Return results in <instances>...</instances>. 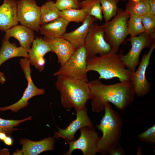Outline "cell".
Returning a JSON list of instances; mask_svg holds the SVG:
<instances>
[{
  "label": "cell",
  "instance_id": "obj_1",
  "mask_svg": "<svg viewBox=\"0 0 155 155\" xmlns=\"http://www.w3.org/2000/svg\"><path fill=\"white\" fill-rule=\"evenodd\" d=\"M88 83L92 94V108L94 112L104 110V105L108 102L123 110L134 101L135 93L130 81L106 85L98 79L88 81Z\"/></svg>",
  "mask_w": 155,
  "mask_h": 155
},
{
  "label": "cell",
  "instance_id": "obj_2",
  "mask_svg": "<svg viewBox=\"0 0 155 155\" xmlns=\"http://www.w3.org/2000/svg\"><path fill=\"white\" fill-rule=\"evenodd\" d=\"M57 76L55 85L60 93L61 104L63 107L69 110L73 108L75 112L86 107L92 96L88 82L64 75Z\"/></svg>",
  "mask_w": 155,
  "mask_h": 155
},
{
  "label": "cell",
  "instance_id": "obj_3",
  "mask_svg": "<svg viewBox=\"0 0 155 155\" xmlns=\"http://www.w3.org/2000/svg\"><path fill=\"white\" fill-rule=\"evenodd\" d=\"M87 71L97 72L98 79L118 78L120 82L130 81L133 72L127 68L119 54L111 51L102 55H96L87 60Z\"/></svg>",
  "mask_w": 155,
  "mask_h": 155
},
{
  "label": "cell",
  "instance_id": "obj_4",
  "mask_svg": "<svg viewBox=\"0 0 155 155\" xmlns=\"http://www.w3.org/2000/svg\"><path fill=\"white\" fill-rule=\"evenodd\" d=\"M104 113L99 125L98 129L102 135L99 141L98 153L102 155L108 154L112 149L120 146L123 121L118 113L112 108L110 103L104 105Z\"/></svg>",
  "mask_w": 155,
  "mask_h": 155
},
{
  "label": "cell",
  "instance_id": "obj_5",
  "mask_svg": "<svg viewBox=\"0 0 155 155\" xmlns=\"http://www.w3.org/2000/svg\"><path fill=\"white\" fill-rule=\"evenodd\" d=\"M129 17L125 10L118 8L116 15L102 25L104 39L111 46L112 52L118 53L121 45L125 43L128 35L127 23Z\"/></svg>",
  "mask_w": 155,
  "mask_h": 155
},
{
  "label": "cell",
  "instance_id": "obj_6",
  "mask_svg": "<svg viewBox=\"0 0 155 155\" xmlns=\"http://www.w3.org/2000/svg\"><path fill=\"white\" fill-rule=\"evenodd\" d=\"M86 62V52L84 45L77 48L69 59L64 65L61 66L53 75H64L88 82Z\"/></svg>",
  "mask_w": 155,
  "mask_h": 155
},
{
  "label": "cell",
  "instance_id": "obj_7",
  "mask_svg": "<svg viewBox=\"0 0 155 155\" xmlns=\"http://www.w3.org/2000/svg\"><path fill=\"white\" fill-rule=\"evenodd\" d=\"M84 46L87 56V60L99 55H102L110 52L111 46L106 41L102 25L95 22L91 25L86 37Z\"/></svg>",
  "mask_w": 155,
  "mask_h": 155
},
{
  "label": "cell",
  "instance_id": "obj_8",
  "mask_svg": "<svg viewBox=\"0 0 155 155\" xmlns=\"http://www.w3.org/2000/svg\"><path fill=\"white\" fill-rule=\"evenodd\" d=\"M80 135L77 140L69 142L68 151L63 154L71 155L75 150L82 151L84 155H95L98 153V145L100 138L93 127H85L80 129Z\"/></svg>",
  "mask_w": 155,
  "mask_h": 155
},
{
  "label": "cell",
  "instance_id": "obj_9",
  "mask_svg": "<svg viewBox=\"0 0 155 155\" xmlns=\"http://www.w3.org/2000/svg\"><path fill=\"white\" fill-rule=\"evenodd\" d=\"M19 64L28 81L27 87L22 97L18 102L8 106L0 107V111L10 110L13 112L17 113L20 109L27 107L28 104V101L32 97L43 95L45 93V91L44 88H38L32 81L29 58H24L21 59L20 60Z\"/></svg>",
  "mask_w": 155,
  "mask_h": 155
},
{
  "label": "cell",
  "instance_id": "obj_10",
  "mask_svg": "<svg viewBox=\"0 0 155 155\" xmlns=\"http://www.w3.org/2000/svg\"><path fill=\"white\" fill-rule=\"evenodd\" d=\"M130 42L131 47L126 54H123L121 50L119 53L120 57L127 68L134 72L139 63V57L142 51L145 48H149L154 41L150 36L143 33L128 39Z\"/></svg>",
  "mask_w": 155,
  "mask_h": 155
},
{
  "label": "cell",
  "instance_id": "obj_11",
  "mask_svg": "<svg viewBox=\"0 0 155 155\" xmlns=\"http://www.w3.org/2000/svg\"><path fill=\"white\" fill-rule=\"evenodd\" d=\"M40 7L35 0H18L17 20L20 24L38 32L41 26Z\"/></svg>",
  "mask_w": 155,
  "mask_h": 155
},
{
  "label": "cell",
  "instance_id": "obj_12",
  "mask_svg": "<svg viewBox=\"0 0 155 155\" xmlns=\"http://www.w3.org/2000/svg\"><path fill=\"white\" fill-rule=\"evenodd\" d=\"M155 48V43L154 42L148 52L143 55L138 68L133 73L130 82L133 86L135 94L138 97L145 96L150 90L151 85L147 80L146 74Z\"/></svg>",
  "mask_w": 155,
  "mask_h": 155
},
{
  "label": "cell",
  "instance_id": "obj_13",
  "mask_svg": "<svg viewBox=\"0 0 155 155\" xmlns=\"http://www.w3.org/2000/svg\"><path fill=\"white\" fill-rule=\"evenodd\" d=\"M75 113L76 119L72 120L66 128L63 129L57 127L58 131L55 132L53 137L55 139L63 138L67 141H72L75 140V135L78 130L85 127H93L86 107Z\"/></svg>",
  "mask_w": 155,
  "mask_h": 155
},
{
  "label": "cell",
  "instance_id": "obj_14",
  "mask_svg": "<svg viewBox=\"0 0 155 155\" xmlns=\"http://www.w3.org/2000/svg\"><path fill=\"white\" fill-rule=\"evenodd\" d=\"M52 51L46 42L41 37H37L34 40L31 48L28 52L30 64L40 72L44 69L45 61L44 56Z\"/></svg>",
  "mask_w": 155,
  "mask_h": 155
},
{
  "label": "cell",
  "instance_id": "obj_15",
  "mask_svg": "<svg viewBox=\"0 0 155 155\" xmlns=\"http://www.w3.org/2000/svg\"><path fill=\"white\" fill-rule=\"evenodd\" d=\"M43 39L48 44L52 52L56 55L60 66L64 64L76 49L69 42L62 37L53 39L43 37Z\"/></svg>",
  "mask_w": 155,
  "mask_h": 155
},
{
  "label": "cell",
  "instance_id": "obj_16",
  "mask_svg": "<svg viewBox=\"0 0 155 155\" xmlns=\"http://www.w3.org/2000/svg\"><path fill=\"white\" fill-rule=\"evenodd\" d=\"M18 0H3L0 5V31L5 32L18 24Z\"/></svg>",
  "mask_w": 155,
  "mask_h": 155
},
{
  "label": "cell",
  "instance_id": "obj_17",
  "mask_svg": "<svg viewBox=\"0 0 155 155\" xmlns=\"http://www.w3.org/2000/svg\"><path fill=\"white\" fill-rule=\"evenodd\" d=\"M19 142L22 146V150L24 155H37L42 152L54 149L55 139L50 137L38 141L22 138L19 140Z\"/></svg>",
  "mask_w": 155,
  "mask_h": 155
},
{
  "label": "cell",
  "instance_id": "obj_18",
  "mask_svg": "<svg viewBox=\"0 0 155 155\" xmlns=\"http://www.w3.org/2000/svg\"><path fill=\"white\" fill-rule=\"evenodd\" d=\"M34 31L25 26L18 24L6 31L3 38L9 39L11 37L15 38L21 46L28 52L35 37Z\"/></svg>",
  "mask_w": 155,
  "mask_h": 155
},
{
  "label": "cell",
  "instance_id": "obj_19",
  "mask_svg": "<svg viewBox=\"0 0 155 155\" xmlns=\"http://www.w3.org/2000/svg\"><path fill=\"white\" fill-rule=\"evenodd\" d=\"M97 20L94 17L88 16L80 26L71 32H66L62 37L69 42L76 49L83 46L91 25Z\"/></svg>",
  "mask_w": 155,
  "mask_h": 155
},
{
  "label": "cell",
  "instance_id": "obj_20",
  "mask_svg": "<svg viewBox=\"0 0 155 155\" xmlns=\"http://www.w3.org/2000/svg\"><path fill=\"white\" fill-rule=\"evenodd\" d=\"M69 23L62 18L41 26L39 31L44 37L53 39L62 37L66 32Z\"/></svg>",
  "mask_w": 155,
  "mask_h": 155
},
{
  "label": "cell",
  "instance_id": "obj_21",
  "mask_svg": "<svg viewBox=\"0 0 155 155\" xmlns=\"http://www.w3.org/2000/svg\"><path fill=\"white\" fill-rule=\"evenodd\" d=\"M29 58L28 52L22 46L17 47L15 43H11L9 39L3 38L0 48V66L9 59L15 57Z\"/></svg>",
  "mask_w": 155,
  "mask_h": 155
},
{
  "label": "cell",
  "instance_id": "obj_22",
  "mask_svg": "<svg viewBox=\"0 0 155 155\" xmlns=\"http://www.w3.org/2000/svg\"><path fill=\"white\" fill-rule=\"evenodd\" d=\"M60 11L56 7L54 1L47 0L40 7V26L59 18Z\"/></svg>",
  "mask_w": 155,
  "mask_h": 155
},
{
  "label": "cell",
  "instance_id": "obj_23",
  "mask_svg": "<svg viewBox=\"0 0 155 155\" xmlns=\"http://www.w3.org/2000/svg\"><path fill=\"white\" fill-rule=\"evenodd\" d=\"M60 17L69 23L73 22L82 23L89 15L86 10L80 8H70L60 11Z\"/></svg>",
  "mask_w": 155,
  "mask_h": 155
},
{
  "label": "cell",
  "instance_id": "obj_24",
  "mask_svg": "<svg viewBox=\"0 0 155 155\" xmlns=\"http://www.w3.org/2000/svg\"><path fill=\"white\" fill-rule=\"evenodd\" d=\"M125 11L129 16L134 14L141 16L150 13V8L148 0L136 2L129 1L127 3Z\"/></svg>",
  "mask_w": 155,
  "mask_h": 155
},
{
  "label": "cell",
  "instance_id": "obj_25",
  "mask_svg": "<svg viewBox=\"0 0 155 155\" xmlns=\"http://www.w3.org/2000/svg\"><path fill=\"white\" fill-rule=\"evenodd\" d=\"M80 8L86 10L89 16L94 17L100 21L103 15L99 0H83L80 2Z\"/></svg>",
  "mask_w": 155,
  "mask_h": 155
},
{
  "label": "cell",
  "instance_id": "obj_26",
  "mask_svg": "<svg viewBox=\"0 0 155 155\" xmlns=\"http://www.w3.org/2000/svg\"><path fill=\"white\" fill-rule=\"evenodd\" d=\"M128 20L127 23V30L128 35L129 34L130 37L136 36L144 32L141 16L131 15Z\"/></svg>",
  "mask_w": 155,
  "mask_h": 155
},
{
  "label": "cell",
  "instance_id": "obj_27",
  "mask_svg": "<svg viewBox=\"0 0 155 155\" xmlns=\"http://www.w3.org/2000/svg\"><path fill=\"white\" fill-rule=\"evenodd\" d=\"M103 17L105 22H108L116 14L118 8L117 4L121 0H99Z\"/></svg>",
  "mask_w": 155,
  "mask_h": 155
},
{
  "label": "cell",
  "instance_id": "obj_28",
  "mask_svg": "<svg viewBox=\"0 0 155 155\" xmlns=\"http://www.w3.org/2000/svg\"><path fill=\"white\" fill-rule=\"evenodd\" d=\"M32 117L30 116L22 120H9L4 119L0 117V131L5 132L7 136H11L13 131L19 130L14 128L20 124L25 121L31 120Z\"/></svg>",
  "mask_w": 155,
  "mask_h": 155
},
{
  "label": "cell",
  "instance_id": "obj_29",
  "mask_svg": "<svg viewBox=\"0 0 155 155\" xmlns=\"http://www.w3.org/2000/svg\"><path fill=\"white\" fill-rule=\"evenodd\" d=\"M145 33L155 40V15L149 13L141 16Z\"/></svg>",
  "mask_w": 155,
  "mask_h": 155
},
{
  "label": "cell",
  "instance_id": "obj_30",
  "mask_svg": "<svg viewBox=\"0 0 155 155\" xmlns=\"http://www.w3.org/2000/svg\"><path fill=\"white\" fill-rule=\"evenodd\" d=\"M138 140L153 146L155 144V124L148 128L144 132L138 134Z\"/></svg>",
  "mask_w": 155,
  "mask_h": 155
},
{
  "label": "cell",
  "instance_id": "obj_31",
  "mask_svg": "<svg viewBox=\"0 0 155 155\" xmlns=\"http://www.w3.org/2000/svg\"><path fill=\"white\" fill-rule=\"evenodd\" d=\"M55 3L60 11L70 8H80L78 0H55Z\"/></svg>",
  "mask_w": 155,
  "mask_h": 155
},
{
  "label": "cell",
  "instance_id": "obj_32",
  "mask_svg": "<svg viewBox=\"0 0 155 155\" xmlns=\"http://www.w3.org/2000/svg\"><path fill=\"white\" fill-rule=\"evenodd\" d=\"M108 154L110 155H123L125 154V151L120 146L111 150Z\"/></svg>",
  "mask_w": 155,
  "mask_h": 155
},
{
  "label": "cell",
  "instance_id": "obj_33",
  "mask_svg": "<svg viewBox=\"0 0 155 155\" xmlns=\"http://www.w3.org/2000/svg\"><path fill=\"white\" fill-rule=\"evenodd\" d=\"M150 8V13L155 15V0H148Z\"/></svg>",
  "mask_w": 155,
  "mask_h": 155
},
{
  "label": "cell",
  "instance_id": "obj_34",
  "mask_svg": "<svg viewBox=\"0 0 155 155\" xmlns=\"http://www.w3.org/2000/svg\"><path fill=\"white\" fill-rule=\"evenodd\" d=\"M3 141L5 145L11 146L13 143V140L11 136L7 135Z\"/></svg>",
  "mask_w": 155,
  "mask_h": 155
},
{
  "label": "cell",
  "instance_id": "obj_35",
  "mask_svg": "<svg viewBox=\"0 0 155 155\" xmlns=\"http://www.w3.org/2000/svg\"><path fill=\"white\" fill-rule=\"evenodd\" d=\"M5 81L6 79L4 73L0 71V83L3 84Z\"/></svg>",
  "mask_w": 155,
  "mask_h": 155
},
{
  "label": "cell",
  "instance_id": "obj_36",
  "mask_svg": "<svg viewBox=\"0 0 155 155\" xmlns=\"http://www.w3.org/2000/svg\"><path fill=\"white\" fill-rule=\"evenodd\" d=\"M9 154L8 149L5 148L0 149V155H9Z\"/></svg>",
  "mask_w": 155,
  "mask_h": 155
},
{
  "label": "cell",
  "instance_id": "obj_37",
  "mask_svg": "<svg viewBox=\"0 0 155 155\" xmlns=\"http://www.w3.org/2000/svg\"><path fill=\"white\" fill-rule=\"evenodd\" d=\"M7 136L5 132L0 131V140L3 141Z\"/></svg>",
  "mask_w": 155,
  "mask_h": 155
},
{
  "label": "cell",
  "instance_id": "obj_38",
  "mask_svg": "<svg viewBox=\"0 0 155 155\" xmlns=\"http://www.w3.org/2000/svg\"><path fill=\"white\" fill-rule=\"evenodd\" d=\"M13 155H23V153L22 150H19L17 148L13 152Z\"/></svg>",
  "mask_w": 155,
  "mask_h": 155
},
{
  "label": "cell",
  "instance_id": "obj_39",
  "mask_svg": "<svg viewBox=\"0 0 155 155\" xmlns=\"http://www.w3.org/2000/svg\"><path fill=\"white\" fill-rule=\"evenodd\" d=\"M123 0L124 1H126V0H128L129 1H132L136 2H137V1H140V0Z\"/></svg>",
  "mask_w": 155,
  "mask_h": 155
},
{
  "label": "cell",
  "instance_id": "obj_40",
  "mask_svg": "<svg viewBox=\"0 0 155 155\" xmlns=\"http://www.w3.org/2000/svg\"><path fill=\"white\" fill-rule=\"evenodd\" d=\"M78 0V1H79L80 2V1H81L82 0Z\"/></svg>",
  "mask_w": 155,
  "mask_h": 155
}]
</instances>
